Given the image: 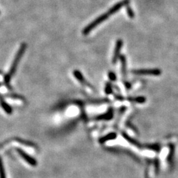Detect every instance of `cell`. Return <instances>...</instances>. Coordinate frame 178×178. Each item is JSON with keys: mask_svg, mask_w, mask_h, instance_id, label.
<instances>
[{"mask_svg": "<svg viewBox=\"0 0 178 178\" xmlns=\"http://www.w3.org/2000/svg\"><path fill=\"white\" fill-rule=\"evenodd\" d=\"M26 47H27V44H26L25 42L22 43L21 45L20 46L19 50H18L15 56V58L13 61V63L11 64L9 71L8 73L4 77V81L6 85H8L9 83L11 78L14 75V74L15 73L17 68L18 67V65H19L20 59H21L24 53H25L26 51Z\"/></svg>", "mask_w": 178, "mask_h": 178, "instance_id": "cell-1", "label": "cell"}, {"mask_svg": "<svg viewBox=\"0 0 178 178\" xmlns=\"http://www.w3.org/2000/svg\"><path fill=\"white\" fill-rule=\"evenodd\" d=\"M147 178H148V177H147Z\"/></svg>", "mask_w": 178, "mask_h": 178, "instance_id": "cell-14", "label": "cell"}, {"mask_svg": "<svg viewBox=\"0 0 178 178\" xmlns=\"http://www.w3.org/2000/svg\"><path fill=\"white\" fill-rule=\"evenodd\" d=\"M0 106L7 114H11L12 112H13V109L7 102H5L1 95H0Z\"/></svg>", "mask_w": 178, "mask_h": 178, "instance_id": "cell-6", "label": "cell"}, {"mask_svg": "<svg viewBox=\"0 0 178 178\" xmlns=\"http://www.w3.org/2000/svg\"><path fill=\"white\" fill-rule=\"evenodd\" d=\"M16 151L19 154V155L26 162H27L29 165L32 166H37L36 160L33 157H32L31 155H29L28 154L25 152L23 150L20 149V148H16Z\"/></svg>", "mask_w": 178, "mask_h": 178, "instance_id": "cell-3", "label": "cell"}, {"mask_svg": "<svg viewBox=\"0 0 178 178\" xmlns=\"http://www.w3.org/2000/svg\"><path fill=\"white\" fill-rule=\"evenodd\" d=\"M115 136V135L114 134H112V133H111V134H109L108 135H106L105 136H104V137H102L100 140V142H101V143H103V142H104L108 140H109V139H114Z\"/></svg>", "mask_w": 178, "mask_h": 178, "instance_id": "cell-11", "label": "cell"}, {"mask_svg": "<svg viewBox=\"0 0 178 178\" xmlns=\"http://www.w3.org/2000/svg\"><path fill=\"white\" fill-rule=\"evenodd\" d=\"M126 11H127V15H128V16H129V17L130 18V19H133V18L135 17L134 11H133L131 7H129V5H127Z\"/></svg>", "mask_w": 178, "mask_h": 178, "instance_id": "cell-10", "label": "cell"}, {"mask_svg": "<svg viewBox=\"0 0 178 178\" xmlns=\"http://www.w3.org/2000/svg\"><path fill=\"white\" fill-rule=\"evenodd\" d=\"M73 75L75 78L78 80L79 82H81V83H83V84H87V81L85 79L84 77L82 75V73L80 72L79 70H75L73 71Z\"/></svg>", "mask_w": 178, "mask_h": 178, "instance_id": "cell-7", "label": "cell"}, {"mask_svg": "<svg viewBox=\"0 0 178 178\" xmlns=\"http://www.w3.org/2000/svg\"><path fill=\"white\" fill-rule=\"evenodd\" d=\"M109 77L112 80H115V75L114 73H109Z\"/></svg>", "mask_w": 178, "mask_h": 178, "instance_id": "cell-12", "label": "cell"}, {"mask_svg": "<svg viewBox=\"0 0 178 178\" xmlns=\"http://www.w3.org/2000/svg\"><path fill=\"white\" fill-rule=\"evenodd\" d=\"M120 61L121 63V68H122V71L123 73H125V68H126V59L124 55H121L120 57Z\"/></svg>", "mask_w": 178, "mask_h": 178, "instance_id": "cell-9", "label": "cell"}, {"mask_svg": "<svg viewBox=\"0 0 178 178\" xmlns=\"http://www.w3.org/2000/svg\"><path fill=\"white\" fill-rule=\"evenodd\" d=\"M133 73L135 75H159L161 73V71L158 69H140L134 70Z\"/></svg>", "mask_w": 178, "mask_h": 178, "instance_id": "cell-4", "label": "cell"}, {"mask_svg": "<svg viewBox=\"0 0 178 178\" xmlns=\"http://www.w3.org/2000/svg\"><path fill=\"white\" fill-rule=\"evenodd\" d=\"M110 15H112V14L109 11H108V12H106L105 13L101 15L98 17H97L96 19H94L93 22L89 23L88 25L82 30V34L85 36L88 35L93 29L96 28V26L100 25V24L102 23L104 21H105L106 19H108Z\"/></svg>", "mask_w": 178, "mask_h": 178, "instance_id": "cell-2", "label": "cell"}, {"mask_svg": "<svg viewBox=\"0 0 178 178\" xmlns=\"http://www.w3.org/2000/svg\"><path fill=\"white\" fill-rule=\"evenodd\" d=\"M0 178H6L5 168L1 158H0Z\"/></svg>", "mask_w": 178, "mask_h": 178, "instance_id": "cell-8", "label": "cell"}, {"mask_svg": "<svg viewBox=\"0 0 178 178\" xmlns=\"http://www.w3.org/2000/svg\"><path fill=\"white\" fill-rule=\"evenodd\" d=\"M0 14H1V12H0Z\"/></svg>", "mask_w": 178, "mask_h": 178, "instance_id": "cell-13", "label": "cell"}, {"mask_svg": "<svg viewBox=\"0 0 178 178\" xmlns=\"http://www.w3.org/2000/svg\"><path fill=\"white\" fill-rule=\"evenodd\" d=\"M123 41L121 39H119L116 41V44H115V49H114V55H113V59H112V61L114 63H116V61H117V59L120 57V53L121 47L123 46Z\"/></svg>", "mask_w": 178, "mask_h": 178, "instance_id": "cell-5", "label": "cell"}]
</instances>
